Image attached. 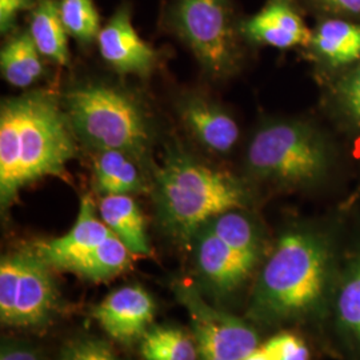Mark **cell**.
Listing matches in <instances>:
<instances>
[{
  "instance_id": "cell-17",
  "label": "cell",
  "mask_w": 360,
  "mask_h": 360,
  "mask_svg": "<svg viewBox=\"0 0 360 360\" xmlns=\"http://www.w3.org/2000/svg\"><path fill=\"white\" fill-rule=\"evenodd\" d=\"M143 166L122 151L98 153L94 162V187L102 196L134 195L146 187Z\"/></svg>"
},
{
  "instance_id": "cell-2",
  "label": "cell",
  "mask_w": 360,
  "mask_h": 360,
  "mask_svg": "<svg viewBox=\"0 0 360 360\" xmlns=\"http://www.w3.org/2000/svg\"><path fill=\"white\" fill-rule=\"evenodd\" d=\"M65 107L43 91L3 101L0 108V205L6 211L31 183L60 176L75 156Z\"/></svg>"
},
{
  "instance_id": "cell-20",
  "label": "cell",
  "mask_w": 360,
  "mask_h": 360,
  "mask_svg": "<svg viewBox=\"0 0 360 360\" xmlns=\"http://www.w3.org/2000/svg\"><path fill=\"white\" fill-rule=\"evenodd\" d=\"M205 226L238 254L254 264H259L264 251L263 233L257 221L247 215L245 210L223 212L211 219Z\"/></svg>"
},
{
  "instance_id": "cell-8",
  "label": "cell",
  "mask_w": 360,
  "mask_h": 360,
  "mask_svg": "<svg viewBox=\"0 0 360 360\" xmlns=\"http://www.w3.org/2000/svg\"><path fill=\"white\" fill-rule=\"evenodd\" d=\"M172 290L190 315L199 360H243L259 347L250 324L208 304L193 284L175 282Z\"/></svg>"
},
{
  "instance_id": "cell-22",
  "label": "cell",
  "mask_w": 360,
  "mask_h": 360,
  "mask_svg": "<svg viewBox=\"0 0 360 360\" xmlns=\"http://www.w3.org/2000/svg\"><path fill=\"white\" fill-rule=\"evenodd\" d=\"M146 360H199L195 338L176 327H155L141 339Z\"/></svg>"
},
{
  "instance_id": "cell-16",
  "label": "cell",
  "mask_w": 360,
  "mask_h": 360,
  "mask_svg": "<svg viewBox=\"0 0 360 360\" xmlns=\"http://www.w3.org/2000/svg\"><path fill=\"white\" fill-rule=\"evenodd\" d=\"M104 224L129 248L134 255H148L150 240L142 211L132 195L102 196L98 206Z\"/></svg>"
},
{
  "instance_id": "cell-10",
  "label": "cell",
  "mask_w": 360,
  "mask_h": 360,
  "mask_svg": "<svg viewBox=\"0 0 360 360\" xmlns=\"http://www.w3.org/2000/svg\"><path fill=\"white\" fill-rule=\"evenodd\" d=\"M193 264L207 290L219 297L238 292L257 270V264L238 254L207 226L191 242Z\"/></svg>"
},
{
  "instance_id": "cell-23",
  "label": "cell",
  "mask_w": 360,
  "mask_h": 360,
  "mask_svg": "<svg viewBox=\"0 0 360 360\" xmlns=\"http://www.w3.org/2000/svg\"><path fill=\"white\" fill-rule=\"evenodd\" d=\"M59 13L65 31L82 44L95 41L101 27V16L94 0H60Z\"/></svg>"
},
{
  "instance_id": "cell-29",
  "label": "cell",
  "mask_w": 360,
  "mask_h": 360,
  "mask_svg": "<svg viewBox=\"0 0 360 360\" xmlns=\"http://www.w3.org/2000/svg\"><path fill=\"white\" fill-rule=\"evenodd\" d=\"M321 11L334 18L360 16V0H311Z\"/></svg>"
},
{
  "instance_id": "cell-30",
  "label": "cell",
  "mask_w": 360,
  "mask_h": 360,
  "mask_svg": "<svg viewBox=\"0 0 360 360\" xmlns=\"http://www.w3.org/2000/svg\"><path fill=\"white\" fill-rule=\"evenodd\" d=\"M243 360H271L267 352L263 349V347H257L255 351H252L250 355H247Z\"/></svg>"
},
{
  "instance_id": "cell-15",
  "label": "cell",
  "mask_w": 360,
  "mask_h": 360,
  "mask_svg": "<svg viewBox=\"0 0 360 360\" xmlns=\"http://www.w3.org/2000/svg\"><path fill=\"white\" fill-rule=\"evenodd\" d=\"M324 65L342 68L360 63V22L326 18L312 31L309 46Z\"/></svg>"
},
{
  "instance_id": "cell-12",
  "label": "cell",
  "mask_w": 360,
  "mask_h": 360,
  "mask_svg": "<svg viewBox=\"0 0 360 360\" xmlns=\"http://www.w3.org/2000/svg\"><path fill=\"white\" fill-rule=\"evenodd\" d=\"M104 62L119 74L148 77L158 62L154 49L136 32L131 10L120 6L102 27L96 39Z\"/></svg>"
},
{
  "instance_id": "cell-1",
  "label": "cell",
  "mask_w": 360,
  "mask_h": 360,
  "mask_svg": "<svg viewBox=\"0 0 360 360\" xmlns=\"http://www.w3.org/2000/svg\"><path fill=\"white\" fill-rule=\"evenodd\" d=\"M334 250L311 229L284 231L257 274L248 314L266 326L318 316L334 292Z\"/></svg>"
},
{
  "instance_id": "cell-19",
  "label": "cell",
  "mask_w": 360,
  "mask_h": 360,
  "mask_svg": "<svg viewBox=\"0 0 360 360\" xmlns=\"http://www.w3.org/2000/svg\"><path fill=\"white\" fill-rule=\"evenodd\" d=\"M28 32L43 58L59 65L68 63V34L60 18L59 3L40 0L31 13Z\"/></svg>"
},
{
  "instance_id": "cell-11",
  "label": "cell",
  "mask_w": 360,
  "mask_h": 360,
  "mask_svg": "<svg viewBox=\"0 0 360 360\" xmlns=\"http://www.w3.org/2000/svg\"><path fill=\"white\" fill-rule=\"evenodd\" d=\"M155 311L153 296L141 285L129 284L110 292L91 315L111 339L120 345H132L150 330Z\"/></svg>"
},
{
  "instance_id": "cell-7",
  "label": "cell",
  "mask_w": 360,
  "mask_h": 360,
  "mask_svg": "<svg viewBox=\"0 0 360 360\" xmlns=\"http://www.w3.org/2000/svg\"><path fill=\"white\" fill-rule=\"evenodd\" d=\"M171 23L208 75H231L239 50L230 0H175Z\"/></svg>"
},
{
  "instance_id": "cell-3",
  "label": "cell",
  "mask_w": 360,
  "mask_h": 360,
  "mask_svg": "<svg viewBox=\"0 0 360 360\" xmlns=\"http://www.w3.org/2000/svg\"><path fill=\"white\" fill-rule=\"evenodd\" d=\"M154 200L162 229L178 243L190 245L211 219L231 210H245L250 193L230 172L175 147L155 172Z\"/></svg>"
},
{
  "instance_id": "cell-21",
  "label": "cell",
  "mask_w": 360,
  "mask_h": 360,
  "mask_svg": "<svg viewBox=\"0 0 360 360\" xmlns=\"http://www.w3.org/2000/svg\"><path fill=\"white\" fill-rule=\"evenodd\" d=\"M41 58L30 32L15 35L0 52L3 77L16 89L31 87L44 72Z\"/></svg>"
},
{
  "instance_id": "cell-4",
  "label": "cell",
  "mask_w": 360,
  "mask_h": 360,
  "mask_svg": "<svg viewBox=\"0 0 360 360\" xmlns=\"http://www.w3.org/2000/svg\"><path fill=\"white\" fill-rule=\"evenodd\" d=\"M62 104L79 141L98 153H126L144 167L154 129L129 92L103 82H84L65 91Z\"/></svg>"
},
{
  "instance_id": "cell-26",
  "label": "cell",
  "mask_w": 360,
  "mask_h": 360,
  "mask_svg": "<svg viewBox=\"0 0 360 360\" xmlns=\"http://www.w3.org/2000/svg\"><path fill=\"white\" fill-rule=\"evenodd\" d=\"M262 347L271 360H309V347L291 333L274 335Z\"/></svg>"
},
{
  "instance_id": "cell-28",
  "label": "cell",
  "mask_w": 360,
  "mask_h": 360,
  "mask_svg": "<svg viewBox=\"0 0 360 360\" xmlns=\"http://www.w3.org/2000/svg\"><path fill=\"white\" fill-rule=\"evenodd\" d=\"M37 6L35 0H0V31L7 34L13 30L18 16Z\"/></svg>"
},
{
  "instance_id": "cell-27",
  "label": "cell",
  "mask_w": 360,
  "mask_h": 360,
  "mask_svg": "<svg viewBox=\"0 0 360 360\" xmlns=\"http://www.w3.org/2000/svg\"><path fill=\"white\" fill-rule=\"evenodd\" d=\"M0 360H44L41 351L31 343L4 339L0 348Z\"/></svg>"
},
{
  "instance_id": "cell-18",
  "label": "cell",
  "mask_w": 360,
  "mask_h": 360,
  "mask_svg": "<svg viewBox=\"0 0 360 360\" xmlns=\"http://www.w3.org/2000/svg\"><path fill=\"white\" fill-rule=\"evenodd\" d=\"M333 300L339 333L360 352V250L335 282Z\"/></svg>"
},
{
  "instance_id": "cell-25",
  "label": "cell",
  "mask_w": 360,
  "mask_h": 360,
  "mask_svg": "<svg viewBox=\"0 0 360 360\" xmlns=\"http://www.w3.org/2000/svg\"><path fill=\"white\" fill-rule=\"evenodd\" d=\"M56 360H123L104 340L94 336H77L60 348Z\"/></svg>"
},
{
  "instance_id": "cell-13",
  "label": "cell",
  "mask_w": 360,
  "mask_h": 360,
  "mask_svg": "<svg viewBox=\"0 0 360 360\" xmlns=\"http://www.w3.org/2000/svg\"><path fill=\"white\" fill-rule=\"evenodd\" d=\"M242 32L251 43L278 50L309 47L312 37L292 0H267L243 22Z\"/></svg>"
},
{
  "instance_id": "cell-9",
  "label": "cell",
  "mask_w": 360,
  "mask_h": 360,
  "mask_svg": "<svg viewBox=\"0 0 360 360\" xmlns=\"http://www.w3.org/2000/svg\"><path fill=\"white\" fill-rule=\"evenodd\" d=\"M112 233L96 212L94 202L86 196L71 230L59 238L38 243L35 252L51 269L79 275Z\"/></svg>"
},
{
  "instance_id": "cell-24",
  "label": "cell",
  "mask_w": 360,
  "mask_h": 360,
  "mask_svg": "<svg viewBox=\"0 0 360 360\" xmlns=\"http://www.w3.org/2000/svg\"><path fill=\"white\" fill-rule=\"evenodd\" d=\"M334 102L348 124L360 131V63L339 80L334 90Z\"/></svg>"
},
{
  "instance_id": "cell-5",
  "label": "cell",
  "mask_w": 360,
  "mask_h": 360,
  "mask_svg": "<svg viewBox=\"0 0 360 360\" xmlns=\"http://www.w3.org/2000/svg\"><path fill=\"white\" fill-rule=\"evenodd\" d=\"M330 163L322 134L300 120H274L260 126L245 151V168L254 178L283 187L319 181Z\"/></svg>"
},
{
  "instance_id": "cell-14",
  "label": "cell",
  "mask_w": 360,
  "mask_h": 360,
  "mask_svg": "<svg viewBox=\"0 0 360 360\" xmlns=\"http://www.w3.org/2000/svg\"><path fill=\"white\" fill-rule=\"evenodd\" d=\"M180 120L207 151L227 155L236 147L240 129L221 105L200 95H186L178 105Z\"/></svg>"
},
{
  "instance_id": "cell-6",
  "label": "cell",
  "mask_w": 360,
  "mask_h": 360,
  "mask_svg": "<svg viewBox=\"0 0 360 360\" xmlns=\"http://www.w3.org/2000/svg\"><path fill=\"white\" fill-rule=\"evenodd\" d=\"M51 267L35 251L15 252L0 262V319L16 328H41L60 309Z\"/></svg>"
}]
</instances>
